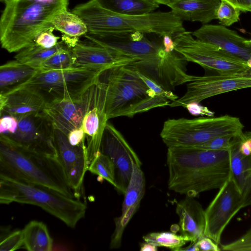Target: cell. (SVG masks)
<instances>
[{
	"instance_id": "47",
	"label": "cell",
	"mask_w": 251,
	"mask_h": 251,
	"mask_svg": "<svg viewBox=\"0 0 251 251\" xmlns=\"http://www.w3.org/2000/svg\"><path fill=\"white\" fill-rule=\"evenodd\" d=\"M157 246L151 244L146 242L141 244V251H157Z\"/></svg>"
},
{
	"instance_id": "8",
	"label": "cell",
	"mask_w": 251,
	"mask_h": 251,
	"mask_svg": "<svg viewBox=\"0 0 251 251\" xmlns=\"http://www.w3.org/2000/svg\"><path fill=\"white\" fill-rule=\"evenodd\" d=\"M103 71L82 67L58 70H39L21 86L37 89L49 102L63 99H76L81 97L99 79Z\"/></svg>"
},
{
	"instance_id": "41",
	"label": "cell",
	"mask_w": 251,
	"mask_h": 251,
	"mask_svg": "<svg viewBox=\"0 0 251 251\" xmlns=\"http://www.w3.org/2000/svg\"><path fill=\"white\" fill-rule=\"evenodd\" d=\"M198 102H191L185 106L189 112L194 116L206 115L209 117H213L214 113L210 111L207 107L203 106Z\"/></svg>"
},
{
	"instance_id": "3",
	"label": "cell",
	"mask_w": 251,
	"mask_h": 251,
	"mask_svg": "<svg viewBox=\"0 0 251 251\" xmlns=\"http://www.w3.org/2000/svg\"><path fill=\"white\" fill-rule=\"evenodd\" d=\"M0 20L1 47L19 52L35 44L38 34L52 26V19L67 10L69 0H5Z\"/></svg>"
},
{
	"instance_id": "27",
	"label": "cell",
	"mask_w": 251,
	"mask_h": 251,
	"mask_svg": "<svg viewBox=\"0 0 251 251\" xmlns=\"http://www.w3.org/2000/svg\"><path fill=\"white\" fill-rule=\"evenodd\" d=\"M103 8L125 15H141L153 12L159 4L152 0H96Z\"/></svg>"
},
{
	"instance_id": "50",
	"label": "cell",
	"mask_w": 251,
	"mask_h": 251,
	"mask_svg": "<svg viewBox=\"0 0 251 251\" xmlns=\"http://www.w3.org/2000/svg\"><path fill=\"white\" fill-rule=\"evenodd\" d=\"M249 157H250V160L251 161V155H250ZM251 191L249 195L247 197V198L246 199V200L244 202V207H245L246 206H251Z\"/></svg>"
},
{
	"instance_id": "23",
	"label": "cell",
	"mask_w": 251,
	"mask_h": 251,
	"mask_svg": "<svg viewBox=\"0 0 251 251\" xmlns=\"http://www.w3.org/2000/svg\"><path fill=\"white\" fill-rule=\"evenodd\" d=\"M220 0H176L168 6L182 20L206 24L217 19Z\"/></svg>"
},
{
	"instance_id": "24",
	"label": "cell",
	"mask_w": 251,
	"mask_h": 251,
	"mask_svg": "<svg viewBox=\"0 0 251 251\" xmlns=\"http://www.w3.org/2000/svg\"><path fill=\"white\" fill-rule=\"evenodd\" d=\"M242 135L235 137L230 148V170L231 176L241 193L244 205L251 191V161L249 156L244 155L239 151V144Z\"/></svg>"
},
{
	"instance_id": "2",
	"label": "cell",
	"mask_w": 251,
	"mask_h": 251,
	"mask_svg": "<svg viewBox=\"0 0 251 251\" xmlns=\"http://www.w3.org/2000/svg\"><path fill=\"white\" fill-rule=\"evenodd\" d=\"M168 188L188 197L220 189L231 176L229 150L168 148Z\"/></svg>"
},
{
	"instance_id": "16",
	"label": "cell",
	"mask_w": 251,
	"mask_h": 251,
	"mask_svg": "<svg viewBox=\"0 0 251 251\" xmlns=\"http://www.w3.org/2000/svg\"><path fill=\"white\" fill-rule=\"evenodd\" d=\"M54 144L57 157L67 178L73 189L80 198L84 176L88 170L85 142L78 146H72L66 135L55 129Z\"/></svg>"
},
{
	"instance_id": "52",
	"label": "cell",
	"mask_w": 251,
	"mask_h": 251,
	"mask_svg": "<svg viewBox=\"0 0 251 251\" xmlns=\"http://www.w3.org/2000/svg\"><path fill=\"white\" fill-rule=\"evenodd\" d=\"M250 6L251 7V0H247Z\"/></svg>"
},
{
	"instance_id": "14",
	"label": "cell",
	"mask_w": 251,
	"mask_h": 251,
	"mask_svg": "<svg viewBox=\"0 0 251 251\" xmlns=\"http://www.w3.org/2000/svg\"><path fill=\"white\" fill-rule=\"evenodd\" d=\"M54 133L55 129L50 120L43 111L27 115L18 120L15 133L5 135L25 149L40 153L57 156Z\"/></svg>"
},
{
	"instance_id": "18",
	"label": "cell",
	"mask_w": 251,
	"mask_h": 251,
	"mask_svg": "<svg viewBox=\"0 0 251 251\" xmlns=\"http://www.w3.org/2000/svg\"><path fill=\"white\" fill-rule=\"evenodd\" d=\"M71 50L74 67L105 71L115 67L128 66L136 61L91 42L78 41Z\"/></svg>"
},
{
	"instance_id": "21",
	"label": "cell",
	"mask_w": 251,
	"mask_h": 251,
	"mask_svg": "<svg viewBox=\"0 0 251 251\" xmlns=\"http://www.w3.org/2000/svg\"><path fill=\"white\" fill-rule=\"evenodd\" d=\"M83 95L76 99H63L49 102L44 112L55 129L68 136L71 131L81 126L85 112Z\"/></svg>"
},
{
	"instance_id": "36",
	"label": "cell",
	"mask_w": 251,
	"mask_h": 251,
	"mask_svg": "<svg viewBox=\"0 0 251 251\" xmlns=\"http://www.w3.org/2000/svg\"><path fill=\"white\" fill-rule=\"evenodd\" d=\"M24 247L22 230H16L7 235L0 243V251H13Z\"/></svg>"
},
{
	"instance_id": "15",
	"label": "cell",
	"mask_w": 251,
	"mask_h": 251,
	"mask_svg": "<svg viewBox=\"0 0 251 251\" xmlns=\"http://www.w3.org/2000/svg\"><path fill=\"white\" fill-rule=\"evenodd\" d=\"M100 151L113 161L115 170L114 187L124 195L131 178L133 164L142 165L139 158L121 132L109 123L104 131Z\"/></svg>"
},
{
	"instance_id": "48",
	"label": "cell",
	"mask_w": 251,
	"mask_h": 251,
	"mask_svg": "<svg viewBox=\"0 0 251 251\" xmlns=\"http://www.w3.org/2000/svg\"><path fill=\"white\" fill-rule=\"evenodd\" d=\"M179 251H199V249L197 246V242L192 243V244L186 248H181L178 250Z\"/></svg>"
},
{
	"instance_id": "6",
	"label": "cell",
	"mask_w": 251,
	"mask_h": 251,
	"mask_svg": "<svg viewBox=\"0 0 251 251\" xmlns=\"http://www.w3.org/2000/svg\"><path fill=\"white\" fill-rule=\"evenodd\" d=\"M38 206L75 228L85 215L86 205L80 199L67 196L50 188L0 175V203Z\"/></svg>"
},
{
	"instance_id": "51",
	"label": "cell",
	"mask_w": 251,
	"mask_h": 251,
	"mask_svg": "<svg viewBox=\"0 0 251 251\" xmlns=\"http://www.w3.org/2000/svg\"><path fill=\"white\" fill-rule=\"evenodd\" d=\"M247 64L248 66L251 68V57L247 60Z\"/></svg>"
},
{
	"instance_id": "7",
	"label": "cell",
	"mask_w": 251,
	"mask_h": 251,
	"mask_svg": "<svg viewBox=\"0 0 251 251\" xmlns=\"http://www.w3.org/2000/svg\"><path fill=\"white\" fill-rule=\"evenodd\" d=\"M244 127L239 118L229 115L181 118L166 120L160 135L168 148H187L218 137L240 136Z\"/></svg>"
},
{
	"instance_id": "28",
	"label": "cell",
	"mask_w": 251,
	"mask_h": 251,
	"mask_svg": "<svg viewBox=\"0 0 251 251\" xmlns=\"http://www.w3.org/2000/svg\"><path fill=\"white\" fill-rule=\"evenodd\" d=\"M68 48H71L62 39L50 49L44 48L34 44L19 51L15 58L22 63L39 70L44 62L50 56L59 50Z\"/></svg>"
},
{
	"instance_id": "22",
	"label": "cell",
	"mask_w": 251,
	"mask_h": 251,
	"mask_svg": "<svg viewBox=\"0 0 251 251\" xmlns=\"http://www.w3.org/2000/svg\"><path fill=\"white\" fill-rule=\"evenodd\" d=\"M181 235L191 243L204 237L205 210L194 197H188L176 204Z\"/></svg>"
},
{
	"instance_id": "4",
	"label": "cell",
	"mask_w": 251,
	"mask_h": 251,
	"mask_svg": "<svg viewBox=\"0 0 251 251\" xmlns=\"http://www.w3.org/2000/svg\"><path fill=\"white\" fill-rule=\"evenodd\" d=\"M0 175L45 186L80 199L57 156L25 149L3 134L0 136Z\"/></svg>"
},
{
	"instance_id": "49",
	"label": "cell",
	"mask_w": 251,
	"mask_h": 251,
	"mask_svg": "<svg viewBox=\"0 0 251 251\" xmlns=\"http://www.w3.org/2000/svg\"><path fill=\"white\" fill-rule=\"evenodd\" d=\"M159 4H163L169 6L170 3L176 0H152Z\"/></svg>"
},
{
	"instance_id": "33",
	"label": "cell",
	"mask_w": 251,
	"mask_h": 251,
	"mask_svg": "<svg viewBox=\"0 0 251 251\" xmlns=\"http://www.w3.org/2000/svg\"><path fill=\"white\" fill-rule=\"evenodd\" d=\"M74 58L71 49L59 50L44 62L41 70H58L74 67Z\"/></svg>"
},
{
	"instance_id": "44",
	"label": "cell",
	"mask_w": 251,
	"mask_h": 251,
	"mask_svg": "<svg viewBox=\"0 0 251 251\" xmlns=\"http://www.w3.org/2000/svg\"><path fill=\"white\" fill-rule=\"evenodd\" d=\"M199 251H219L221 248L219 245L208 237L204 236L197 242Z\"/></svg>"
},
{
	"instance_id": "11",
	"label": "cell",
	"mask_w": 251,
	"mask_h": 251,
	"mask_svg": "<svg viewBox=\"0 0 251 251\" xmlns=\"http://www.w3.org/2000/svg\"><path fill=\"white\" fill-rule=\"evenodd\" d=\"M186 84L185 93L170 103L171 107H184L191 102H200L218 95L251 88V68L233 74L204 76L192 75L190 80Z\"/></svg>"
},
{
	"instance_id": "46",
	"label": "cell",
	"mask_w": 251,
	"mask_h": 251,
	"mask_svg": "<svg viewBox=\"0 0 251 251\" xmlns=\"http://www.w3.org/2000/svg\"><path fill=\"white\" fill-rule=\"evenodd\" d=\"M162 37V45L165 51L169 53L175 51V44L173 37L169 35H165Z\"/></svg>"
},
{
	"instance_id": "32",
	"label": "cell",
	"mask_w": 251,
	"mask_h": 251,
	"mask_svg": "<svg viewBox=\"0 0 251 251\" xmlns=\"http://www.w3.org/2000/svg\"><path fill=\"white\" fill-rule=\"evenodd\" d=\"M169 105V100L163 97L157 95L153 97H148L122 111L119 117H131L136 114L144 112L154 108Z\"/></svg>"
},
{
	"instance_id": "34",
	"label": "cell",
	"mask_w": 251,
	"mask_h": 251,
	"mask_svg": "<svg viewBox=\"0 0 251 251\" xmlns=\"http://www.w3.org/2000/svg\"><path fill=\"white\" fill-rule=\"evenodd\" d=\"M241 10L225 0H221L217 10V19L220 25L229 26L240 20Z\"/></svg>"
},
{
	"instance_id": "29",
	"label": "cell",
	"mask_w": 251,
	"mask_h": 251,
	"mask_svg": "<svg viewBox=\"0 0 251 251\" xmlns=\"http://www.w3.org/2000/svg\"><path fill=\"white\" fill-rule=\"evenodd\" d=\"M55 29L71 39H78L88 32L84 22L73 12L68 10L57 14L51 21Z\"/></svg>"
},
{
	"instance_id": "5",
	"label": "cell",
	"mask_w": 251,
	"mask_h": 251,
	"mask_svg": "<svg viewBox=\"0 0 251 251\" xmlns=\"http://www.w3.org/2000/svg\"><path fill=\"white\" fill-rule=\"evenodd\" d=\"M85 23L88 32L129 33L140 32L173 38L185 30L182 20L172 11L141 15L117 13L102 7L96 0L78 5L72 10Z\"/></svg>"
},
{
	"instance_id": "35",
	"label": "cell",
	"mask_w": 251,
	"mask_h": 251,
	"mask_svg": "<svg viewBox=\"0 0 251 251\" xmlns=\"http://www.w3.org/2000/svg\"><path fill=\"white\" fill-rule=\"evenodd\" d=\"M237 136H225L213 138L201 144L185 149L218 151L229 150Z\"/></svg>"
},
{
	"instance_id": "53",
	"label": "cell",
	"mask_w": 251,
	"mask_h": 251,
	"mask_svg": "<svg viewBox=\"0 0 251 251\" xmlns=\"http://www.w3.org/2000/svg\"><path fill=\"white\" fill-rule=\"evenodd\" d=\"M1 1L4 2L5 0H0Z\"/></svg>"
},
{
	"instance_id": "12",
	"label": "cell",
	"mask_w": 251,
	"mask_h": 251,
	"mask_svg": "<svg viewBox=\"0 0 251 251\" xmlns=\"http://www.w3.org/2000/svg\"><path fill=\"white\" fill-rule=\"evenodd\" d=\"M106 85L99 77L84 93L85 112L82 127L85 132L88 167L100 152L101 141L107 124L105 111Z\"/></svg>"
},
{
	"instance_id": "17",
	"label": "cell",
	"mask_w": 251,
	"mask_h": 251,
	"mask_svg": "<svg viewBox=\"0 0 251 251\" xmlns=\"http://www.w3.org/2000/svg\"><path fill=\"white\" fill-rule=\"evenodd\" d=\"M49 101L37 89L22 85L0 93V116L9 114L19 120L27 115L44 111Z\"/></svg>"
},
{
	"instance_id": "25",
	"label": "cell",
	"mask_w": 251,
	"mask_h": 251,
	"mask_svg": "<svg viewBox=\"0 0 251 251\" xmlns=\"http://www.w3.org/2000/svg\"><path fill=\"white\" fill-rule=\"evenodd\" d=\"M39 70L16 59L1 65L0 67V93H7L23 84Z\"/></svg>"
},
{
	"instance_id": "45",
	"label": "cell",
	"mask_w": 251,
	"mask_h": 251,
	"mask_svg": "<svg viewBox=\"0 0 251 251\" xmlns=\"http://www.w3.org/2000/svg\"><path fill=\"white\" fill-rule=\"evenodd\" d=\"M228 2L244 12H251V7L247 0H220Z\"/></svg>"
},
{
	"instance_id": "19",
	"label": "cell",
	"mask_w": 251,
	"mask_h": 251,
	"mask_svg": "<svg viewBox=\"0 0 251 251\" xmlns=\"http://www.w3.org/2000/svg\"><path fill=\"white\" fill-rule=\"evenodd\" d=\"M192 34L196 39L214 45L246 62L251 57V39L226 26L204 24Z\"/></svg>"
},
{
	"instance_id": "37",
	"label": "cell",
	"mask_w": 251,
	"mask_h": 251,
	"mask_svg": "<svg viewBox=\"0 0 251 251\" xmlns=\"http://www.w3.org/2000/svg\"><path fill=\"white\" fill-rule=\"evenodd\" d=\"M221 247L226 251H251V228L237 239Z\"/></svg>"
},
{
	"instance_id": "9",
	"label": "cell",
	"mask_w": 251,
	"mask_h": 251,
	"mask_svg": "<svg viewBox=\"0 0 251 251\" xmlns=\"http://www.w3.org/2000/svg\"><path fill=\"white\" fill-rule=\"evenodd\" d=\"M100 78L106 85L105 111L108 120L119 117L122 111L140 100L156 96L134 70L126 66L106 70Z\"/></svg>"
},
{
	"instance_id": "43",
	"label": "cell",
	"mask_w": 251,
	"mask_h": 251,
	"mask_svg": "<svg viewBox=\"0 0 251 251\" xmlns=\"http://www.w3.org/2000/svg\"><path fill=\"white\" fill-rule=\"evenodd\" d=\"M69 142L72 146H78L85 142V132L82 126L71 131L68 136Z\"/></svg>"
},
{
	"instance_id": "26",
	"label": "cell",
	"mask_w": 251,
	"mask_h": 251,
	"mask_svg": "<svg viewBox=\"0 0 251 251\" xmlns=\"http://www.w3.org/2000/svg\"><path fill=\"white\" fill-rule=\"evenodd\" d=\"M24 248L29 251H50L53 240L46 225L37 221L28 223L22 230Z\"/></svg>"
},
{
	"instance_id": "42",
	"label": "cell",
	"mask_w": 251,
	"mask_h": 251,
	"mask_svg": "<svg viewBox=\"0 0 251 251\" xmlns=\"http://www.w3.org/2000/svg\"><path fill=\"white\" fill-rule=\"evenodd\" d=\"M239 149L244 155H251V131L243 133L240 137Z\"/></svg>"
},
{
	"instance_id": "39",
	"label": "cell",
	"mask_w": 251,
	"mask_h": 251,
	"mask_svg": "<svg viewBox=\"0 0 251 251\" xmlns=\"http://www.w3.org/2000/svg\"><path fill=\"white\" fill-rule=\"evenodd\" d=\"M135 72L146 85L150 89L153 91L156 95L163 97L172 101L175 100L178 98V96L171 90L165 89L155 81L143 74L136 71Z\"/></svg>"
},
{
	"instance_id": "10",
	"label": "cell",
	"mask_w": 251,
	"mask_h": 251,
	"mask_svg": "<svg viewBox=\"0 0 251 251\" xmlns=\"http://www.w3.org/2000/svg\"><path fill=\"white\" fill-rule=\"evenodd\" d=\"M173 38L176 51L187 61L197 63L205 70L227 75L241 73L249 68L247 62L214 45L195 39L192 32L185 31Z\"/></svg>"
},
{
	"instance_id": "30",
	"label": "cell",
	"mask_w": 251,
	"mask_h": 251,
	"mask_svg": "<svg viewBox=\"0 0 251 251\" xmlns=\"http://www.w3.org/2000/svg\"><path fill=\"white\" fill-rule=\"evenodd\" d=\"M144 241L157 247H163L178 251L185 245L187 240L181 235L170 232H151L143 237Z\"/></svg>"
},
{
	"instance_id": "20",
	"label": "cell",
	"mask_w": 251,
	"mask_h": 251,
	"mask_svg": "<svg viewBox=\"0 0 251 251\" xmlns=\"http://www.w3.org/2000/svg\"><path fill=\"white\" fill-rule=\"evenodd\" d=\"M131 178L124 194L122 213L115 220V228L112 235L110 248L121 246L122 237L126 226L140 206L145 191V178L141 167L133 163Z\"/></svg>"
},
{
	"instance_id": "31",
	"label": "cell",
	"mask_w": 251,
	"mask_h": 251,
	"mask_svg": "<svg viewBox=\"0 0 251 251\" xmlns=\"http://www.w3.org/2000/svg\"><path fill=\"white\" fill-rule=\"evenodd\" d=\"M88 171L97 175L101 180L105 179L115 187L114 164L106 154L100 152L98 155L89 164Z\"/></svg>"
},
{
	"instance_id": "13",
	"label": "cell",
	"mask_w": 251,
	"mask_h": 251,
	"mask_svg": "<svg viewBox=\"0 0 251 251\" xmlns=\"http://www.w3.org/2000/svg\"><path fill=\"white\" fill-rule=\"evenodd\" d=\"M242 208L244 207L241 193L231 176L205 210L204 236L220 244L225 227Z\"/></svg>"
},
{
	"instance_id": "40",
	"label": "cell",
	"mask_w": 251,
	"mask_h": 251,
	"mask_svg": "<svg viewBox=\"0 0 251 251\" xmlns=\"http://www.w3.org/2000/svg\"><path fill=\"white\" fill-rule=\"evenodd\" d=\"M18 124V120L15 117L9 114L1 115L0 119V134L9 135L14 134Z\"/></svg>"
},
{
	"instance_id": "1",
	"label": "cell",
	"mask_w": 251,
	"mask_h": 251,
	"mask_svg": "<svg viewBox=\"0 0 251 251\" xmlns=\"http://www.w3.org/2000/svg\"><path fill=\"white\" fill-rule=\"evenodd\" d=\"M130 33L88 32L84 36L91 43L136 61L127 67L151 78L166 90L187 83L191 75L186 73L187 61L175 50L165 51L163 45L145 37L132 39Z\"/></svg>"
},
{
	"instance_id": "38",
	"label": "cell",
	"mask_w": 251,
	"mask_h": 251,
	"mask_svg": "<svg viewBox=\"0 0 251 251\" xmlns=\"http://www.w3.org/2000/svg\"><path fill=\"white\" fill-rule=\"evenodd\" d=\"M54 28L51 26L40 32L34 39L36 45L46 49L54 47L58 43L59 37L53 33Z\"/></svg>"
}]
</instances>
